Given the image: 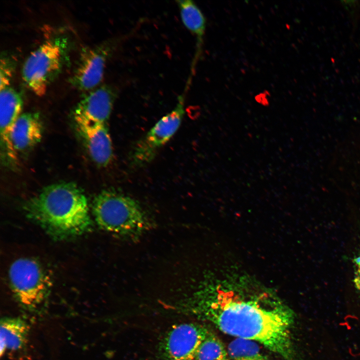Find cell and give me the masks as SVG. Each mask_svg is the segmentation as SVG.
Instances as JSON below:
<instances>
[{
  "label": "cell",
  "instance_id": "obj_3",
  "mask_svg": "<svg viewBox=\"0 0 360 360\" xmlns=\"http://www.w3.org/2000/svg\"><path fill=\"white\" fill-rule=\"evenodd\" d=\"M92 210L100 228L122 238L135 240L152 228L137 201L114 190H105L96 195Z\"/></svg>",
  "mask_w": 360,
  "mask_h": 360
},
{
  "label": "cell",
  "instance_id": "obj_8",
  "mask_svg": "<svg viewBox=\"0 0 360 360\" xmlns=\"http://www.w3.org/2000/svg\"><path fill=\"white\" fill-rule=\"evenodd\" d=\"M210 330L194 322L182 323L172 327L160 345L163 360H192L198 346Z\"/></svg>",
  "mask_w": 360,
  "mask_h": 360
},
{
  "label": "cell",
  "instance_id": "obj_17",
  "mask_svg": "<svg viewBox=\"0 0 360 360\" xmlns=\"http://www.w3.org/2000/svg\"><path fill=\"white\" fill-rule=\"evenodd\" d=\"M14 65L8 58L2 56L0 62V90L9 86L14 72Z\"/></svg>",
  "mask_w": 360,
  "mask_h": 360
},
{
  "label": "cell",
  "instance_id": "obj_1",
  "mask_svg": "<svg viewBox=\"0 0 360 360\" xmlns=\"http://www.w3.org/2000/svg\"><path fill=\"white\" fill-rule=\"evenodd\" d=\"M193 314L227 334L254 340L293 360L292 310L266 292L218 287L196 293L190 300Z\"/></svg>",
  "mask_w": 360,
  "mask_h": 360
},
{
  "label": "cell",
  "instance_id": "obj_16",
  "mask_svg": "<svg viewBox=\"0 0 360 360\" xmlns=\"http://www.w3.org/2000/svg\"><path fill=\"white\" fill-rule=\"evenodd\" d=\"M192 360H229L227 349L210 330L196 350Z\"/></svg>",
  "mask_w": 360,
  "mask_h": 360
},
{
  "label": "cell",
  "instance_id": "obj_11",
  "mask_svg": "<svg viewBox=\"0 0 360 360\" xmlns=\"http://www.w3.org/2000/svg\"><path fill=\"white\" fill-rule=\"evenodd\" d=\"M92 160L98 166L104 167L113 156L112 139L106 124H76Z\"/></svg>",
  "mask_w": 360,
  "mask_h": 360
},
{
  "label": "cell",
  "instance_id": "obj_12",
  "mask_svg": "<svg viewBox=\"0 0 360 360\" xmlns=\"http://www.w3.org/2000/svg\"><path fill=\"white\" fill-rule=\"evenodd\" d=\"M42 132V123L38 113L21 114L15 122L10 136L12 144L16 153L34 147L40 141Z\"/></svg>",
  "mask_w": 360,
  "mask_h": 360
},
{
  "label": "cell",
  "instance_id": "obj_10",
  "mask_svg": "<svg viewBox=\"0 0 360 360\" xmlns=\"http://www.w3.org/2000/svg\"><path fill=\"white\" fill-rule=\"evenodd\" d=\"M23 102L20 94L9 86L0 90V130L2 156L7 163H14L16 153L11 143L12 128L21 114Z\"/></svg>",
  "mask_w": 360,
  "mask_h": 360
},
{
  "label": "cell",
  "instance_id": "obj_4",
  "mask_svg": "<svg viewBox=\"0 0 360 360\" xmlns=\"http://www.w3.org/2000/svg\"><path fill=\"white\" fill-rule=\"evenodd\" d=\"M64 48V44L59 39L47 40L26 60L22 70V78L36 96L45 94L52 80L60 71Z\"/></svg>",
  "mask_w": 360,
  "mask_h": 360
},
{
  "label": "cell",
  "instance_id": "obj_14",
  "mask_svg": "<svg viewBox=\"0 0 360 360\" xmlns=\"http://www.w3.org/2000/svg\"><path fill=\"white\" fill-rule=\"evenodd\" d=\"M28 324L18 318L6 317L0 320V356L24 350L28 342Z\"/></svg>",
  "mask_w": 360,
  "mask_h": 360
},
{
  "label": "cell",
  "instance_id": "obj_18",
  "mask_svg": "<svg viewBox=\"0 0 360 360\" xmlns=\"http://www.w3.org/2000/svg\"><path fill=\"white\" fill-rule=\"evenodd\" d=\"M341 2L348 12L354 27L360 16V1H342Z\"/></svg>",
  "mask_w": 360,
  "mask_h": 360
},
{
  "label": "cell",
  "instance_id": "obj_2",
  "mask_svg": "<svg viewBox=\"0 0 360 360\" xmlns=\"http://www.w3.org/2000/svg\"><path fill=\"white\" fill-rule=\"evenodd\" d=\"M28 216L57 238L80 235L91 225L88 200L72 182L47 186L25 206Z\"/></svg>",
  "mask_w": 360,
  "mask_h": 360
},
{
  "label": "cell",
  "instance_id": "obj_19",
  "mask_svg": "<svg viewBox=\"0 0 360 360\" xmlns=\"http://www.w3.org/2000/svg\"><path fill=\"white\" fill-rule=\"evenodd\" d=\"M354 284L356 291L360 294V254L354 259Z\"/></svg>",
  "mask_w": 360,
  "mask_h": 360
},
{
  "label": "cell",
  "instance_id": "obj_6",
  "mask_svg": "<svg viewBox=\"0 0 360 360\" xmlns=\"http://www.w3.org/2000/svg\"><path fill=\"white\" fill-rule=\"evenodd\" d=\"M188 90L184 88V92L178 96L174 108L162 118L136 143L132 152L133 164L141 166L150 162L158 150L178 130L184 114L186 96Z\"/></svg>",
  "mask_w": 360,
  "mask_h": 360
},
{
  "label": "cell",
  "instance_id": "obj_5",
  "mask_svg": "<svg viewBox=\"0 0 360 360\" xmlns=\"http://www.w3.org/2000/svg\"><path fill=\"white\" fill-rule=\"evenodd\" d=\"M9 278L20 304L30 311L36 310L46 299L50 286L40 264L30 258H20L10 266Z\"/></svg>",
  "mask_w": 360,
  "mask_h": 360
},
{
  "label": "cell",
  "instance_id": "obj_13",
  "mask_svg": "<svg viewBox=\"0 0 360 360\" xmlns=\"http://www.w3.org/2000/svg\"><path fill=\"white\" fill-rule=\"evenodd\" d=\"M176 3L184 25L196 38V51L189 76V78H192L196 64L202 52L206 20L201 10L193 1L180 0H177Z\"/></svg>",
  "mask_w": 360,
  "mask_h": 360
},
{
  "label": "cell",
  "instance_id": "obj_9",
  "mask_svg": "<svg viewBox=\"0 0 360 360\" xmlns=\"http://www.w3.org/2000/svg\"><path fill=\"white\" fill-rule=\"evenodd\" d=\"M116 96V90L107 85L92 90L78 102L74 110L76 124H106Z\"/></svg>",
  "mask_w": 360,
  "mask_h": 360
},
{
  "label": "cell",
  "instance_id": "obj_15",
  "mask_svg": "<svg viewBox=\"0 0 360 360\" xmlns=\"http://www.w3.org/2000/svg\"><path fill=\"white\" fill-rule=\"evenodd\" d=\"M259 344L254 340L236 338L226 348L229 360H269Z\"/></svg>",
  "mask_w": 360,
  "mask_h": 360
},
{
  "label": "cell",
  "instance_id": "obj_7",
  "mask_svg": "<svg viewBox=\"0 0 360 360\" xmlns=\"http://www.w3.org/2000/svg\"><path fill=\"white\" fill-rule=\"evenodd\" d=\"M130 36L127 34L83 50L70 80L72 85L82 90L96 87L103 78L107 60Z\"/></svg>",
  "mask_w": 360,
  "mask_h": 360
}]
</instances>
